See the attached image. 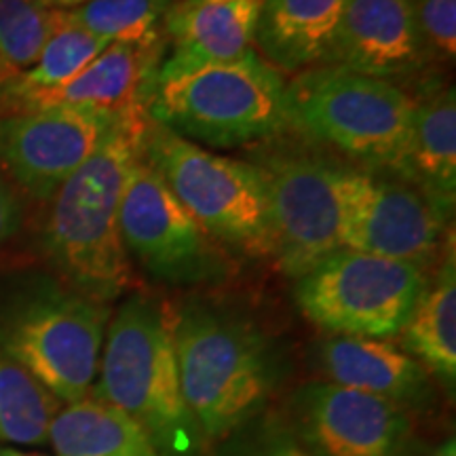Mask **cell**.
<instances>
[{
    "label": "cell",
    "instance_id": "7",
    "mask_svg": "<svg viewBox=\"0 0 456 456\" xmlns=\"http://www.w3.org/2000/svg\"><path fill=\"white\" fill-rule=\"evenodd\" d=\"M142 159L161 175L205 235L252 258L273 256L269 201L258 169L148 123Z\"/></svg>",
    "mask_w": 456,
    "mask_h": 456
},
{
    "label": "cell",
    "instance_id": "1",
    "mask_svg": "<svg viewBox=\"0 0 456 456\" xmlns=\"http://www.w3.org/2000/svg\"><path fill=\"white\" fill-rule=\"evenodd\" d=\"M148 123V108L123 110L87 161L49 201L43 249L60 281L106 305L121 298L131 285L118 216Z\"/></svg>",
    "mask_w": 456,
    "mask_h": 456
},
{
    "label": "cell",
    "instance_id": "23",
    "mask_svg": "<svg viewBox=\"0 0 456 456\" xmlns=\"http://www.w3.org/2000/svg\"><path fill=\"white\" fill-rule=\"evenodd\" d=\"M61 402L34 376L0 351V444L41 446Z\"/></svg>",
    "mask_w": 456,
    "mask_h": 456
},
{
    "label": "cell",
    "instance_id": "19",
    "mask_svg": "<svg viewBox=\"0 0 456 456\" xmlns=\"http://www.w3.org/2000/svg\"><path fill=\"white\" fill-rule=\"evenodd\" d=\"M349 0H262L254 43L279 72L326 66Z\"/></svg>",
    "mask_w": 456,
    "mask_h": 456
},
{
    "label": "cell",
    "instance_id": "29",
    "mask_svg": "<svg viewBox=\"0 0 456 456\" xmlns=\"http://www.w3.org/2000/svg\"><path fill=\"white\" fill-rule=\"evenodd\" d=\"M37 3L47 4V7H53V9H61V11H66V9H74V7H78V4H83L85 0H37Z\"/></svg>",
    "mask_w": 456,
    "mask_h": 456
},
{
    "label": "cell",
    "instance_id": "22",
    "mask_svg": "<svg viewBox=\"0 0 456 456\" xmlns=\"http://www.w3.org/2000/svg\"><path fill=\"white\" fill-rule=\"evenodd\" d=\"M106 47V41L70 24L64 15L60 28L51 34L45 45L37 64L0 87V114L15 110L21 102L32 95L68 83L85 70Z\"/></svg>",
    "mask_w": 456,
    "mask_h": 456
},
{
    "label": "cell",
    "instance_id": "15",
    "mask_svg": "<svg viewBox=\"0 0 456 456\" xmlns=\"http://www.w3.org/2000/svg\"><path fill=\"white\" fill-rule=\"evenodd\" d=\"M313 357L326 383L387 399L412 416L436 403L429 372L389 340L328 334Z\"/></svg>",
    "mask_w": 456,
    "mask_h": 456
},
{
    "label": "cell",
    "instance_id": "11",
    "mask_svg": "<svg viewBox=\"0 0 456 456\" xmlns=\"http://www.w3.org/2000/svg\"><path fill=\"white\" fill-rule=\"evenodd\" d=\"M125 252L157 281L199 285L226 277V260L142 155L131 165L121 201Z\"/></svg>",
    "mask_w": 456,
    "mask_h": 456
},
{
    "label": "cell",
    "instance_id": "3",
    "mask_svg": "<svg viewBox=\"0 0 456 456\" xmlns=\"http://www.w3.org/2000/svg\"><path fill=\"white\" fill-rule=\"evenodd\" d=\"M91 397L138 423L161 456H188L201 436L182 397L174 317L131 294L106 330Z\"/></svg>",
    "mask_w": 456,
    "mask_h": 456
},
{
    "label": "cell",
    "instance_id": "25",
    "mask_svg": "<svg viewBox=\"0 0 456 456\" xmlns=\"http://www.w3.org/2000/svg\"><path fill=\"white\" fill-rule=\"evenodd\" d=\"M175 0H85L64 15L70 24L83 28L108 45L121 41H142L159 32Z\"/></svg>",
    "mask_w": 456,
    "mask_h": 456
},
{
    "label": "cell",
    "instance_id": "27",
    "mask_svg": "<svg viewBox=\"0 0 456 456\" xmlns=\"http://www.w3.org/2000/svg\"><path fill=\"white\" fill-rule=\"evenodd\" d=\"M414 20L427 61L452 64L456 53V0H414Z\"/></svg>",
    "mask_w": 456,
    "mask_h": 456
},
{
    "label": "cell",
    "instance_id": "8",
    "mask_svg": "<svg viewBox=\"0 0 456 456\" xmlns=\"http://www.w3.org/2000/svg\"><path fill=\"white\" fill-rule=\"evenodd\" d=\"M427 283L423 266L338 249L296 279L294 300L330 334L389 340L402 334Z\"/></svg>",
    "mask_w": 456,
    "mask_h": 456
},
{
    "label": "cell",
    "instance_id": "4",
    "mask_svg": "<svg viewBox=\"0 0 456 456\" xmlns=\"http://www.w3.org/2000/svg\"><path fill=\"white\" fill-rule=\"evenodd\" d=\"M414 95L385 78L342 66H317L285 83V118L309 140L402 178Z\"/></svg>",
    "mask_w": 456,
    "mask_h": 456
},
{
    "label": "cell",
    "instance_id": "30",
    "mask_svg": "<svg viewBox=\"0 0 456 456\" xmlns=\"http://www.w3.org/2000/svg\"><path fill=\"white\" fill-rule=\"evenodd\" d=\"M429 456H456V442H454V437H450V440L440 444V446L433 450Z\"/></svg>",
    "mask_w": 456,
    "mask_h": 456
},
{
    "label": "cell",
    "instance_id": "31",
    "mask_svg": "<svg viewBox=\"0 0 456 456\" xmlns=\"http://www.w3.org/2000/svg\"><path fill=\"white\" fill-rule=\"evenodd\" d=\"M0 456H41V454L21 452V450H17L13 446H3V444H0Z\"/></svg>",
    "mask_w": 456,
    "mask_h": 456
},
{
    "label": "cell",
    "instance_id": "24",
    "mask_svg": "<svg viewBox=\"0 0 456 456\" xmlns=\"http://www.w3.org/2000/svg\"><path fill=\"white\" fill-rule=\"evenodd\" d=\"M64 11L37 0H0V87L37 64Z\"/></svg>",
    "mask_w": 456,
    "mask_h": 456
},
{
    "label": "cell",
    "instance_id": "12",
    "mask_svg": "<svg viewBox=\"0 0 456 456\" xmlns=\"http://www.w3.org/2000/svg\"><path fill=\"white\" fill-rule=\"evenodd\" d=\"M285 425L311 456H414V416L326 380L289 393Z\"/></svg>",
    "mask_w": 456,
    "mask_h": 456
},
{
    "label": "cell",
    "instance_id": "17",
    "mask_svg": "<svg viewBox=\"0 0 456 456\" xmlns=\"http://www.w3.org/2000/svg\"><path fill=\"white\" fill-rule=\"evenodd\" d=\"M163 53L161 32L142 41L110 43L70 81L32 95L15 110L45 106H85L114 112L125 108H148L157 91Z\"/></svg>",
    "mask_w": 456,
    "mask_h": 456
},
{
    "label": "cell",
    "instance_id": "26",
    "mask_svg": "<svg viewBox=\"0 0 456 456\" xmlns=\"http://www.w3.org/2000/svg\"><path fill=\"white\" fill-rule=\"evenodd\" d=\"M218 456H311L283 419H256L220 444Z\"/></svg>",
    "mask_w": 456,
    "mask_h": 456
},
{
    "label": "cell",
    "instance_id": "5",
    "mask_svg": "<svg viewBox=\"0 0 456 456\" xmlns=\"http://www.w3.org/2000/svg\"><path fill=\"white\" fill-rule=\"evenodd\" d=\"M110 306L60 279L37 277L0 302V351L61 402L77 403L91 393Z\"/></svg>",
    "mask_w": 456,
    "mask_h": 456
},
{
    "label": "cell",
    "instance_id": "21",
    "mask_svg": "<svg viewBox=\"0 0 456 456\" xmlns=\"http://www.w3.org/2000/svg\"><path fill=\"white\" fill-rule=\"evenodd\" d=\"M47 442L55 456H161L138 423L91 395L61 406Z\"/></svg>",
    "mask_w": 456,
    "mask_h": 456
},
{
    "label": "cell",
    "instance_id": "20",
    "mask_svg": "<svg viewBox=\"0 0 456 456\" xmlns=\"http://www.w3.org/2000/svg\"><path fill=\"white\" fill-rule=\"evenodd\" d=\"M402 349L444 389L456 387V262L450 243L433 283H427L419 305L402 330Z\"/></svg>",
    "mask_w": 456,
    "mask_h": 456
},
{
    "label": "cell",
    "instance_id": "18",
    "mask_svg": "<svg viewBox=\"0 0 456 456\" xmlns=\"http://www.w3.org/2000/svg\"><path fill=\"white\" fill-rule=\"evenodd\" d=\"M402 180L452 218L456 201V98L452 85H427L414 95L412 129Z\"/></svg>",
    "mask_w": 456,
    "mask_h": 456
},
{
    "label": "cell",
    "instance_id": "14",
    "mask_svg": "<svg viewBox=\"0 0 456 456\" xmlns=\"http://www.w3.org/2000/svg\"><path fill=\"white\" fill-rule=\"evenodd\" d=\"M326 64L368 77H410L427 64L414 0H349Z\"/></svg>",
    "mask_w": 456,
    "mask_h": 456
},
{
    "label": "cell",
    "instance_id": "16",
    "mask_svg": "<svg viewBox=\"0 0 456 456\" xmlns=\"http://www.w3.org/2000/svg\"><path fill=\"white\" fill-rule=\"evenodd\" d=\"M262 0H175L165 15L171 55L157 85L203 66L224 64L252 49Z\"/></svg>",
    "mask_w": 456,
    "mask_h": 456
},
{
    "label": "cell",
    "instance_id": "9",
    "mask_svg": "<svg viewBox=\"0 0 456 456\" xmlns=\"http://www.w3.org/2000/svg\"><path fill=\"white\" fill-rule=\"evenodd\" d=\"M269 201L273 258L298 279L342 249L336 163L292 144L271 146L252 163Z\"/></svg>",
    "mask_w": 456,
    "mask_h": 456
},
{
    "label": "cell",
    "instance_id": "13",
    "mask_svg": "<svg viewBox=\"0 0 456 456\" xmlns=\"http://www.w3.org/2000/svg\"><path fill=\"white\" fill-rule=\"evenodd\" d=\"M121 112L45 106L0 114V167L34 201L49 203Z\"/></svg>",
    "mask_w": 456,
    "mask_h": 456
},
{
    "label": "cell",
    "instance_id": "6",
    "mask_svg": "<svg viewBox=\"0 0 456 456\" xmlns=\"http://www.w3.org/2000/svg\"><path fill=\"white\" fill-rule=\"evenodd\" d=\"M148 117L195 144L269 142L288 129L283 74L252 47L232 61L157 85Z\"/></svg>",
    "mask_w": 456,
    "mask_h": 456
},
{
    "label": "cell",
    "instance_id": "10",
    "mask_svg": "<svg viewBox=\"0 0 456 456\" xmlns=\"http://www.w3.org/2000/svg\"><path fill=\"white\" fill-rule=\"evenodd\" d=\"M340 245L351 252L425 266L448 220L425 192L368 167L336 165Z\"/></svg>",
    "mask_w": 456,
    "mask_h": 456
},
{
    "label": "cell",
    "instance_id": "2",
    "mask_svg": "<svg viewBox=\"0 0 456 456\" xmlns=\"http://www.w3.org/2000/svg\"><path fill=\"white\" fill-rule=\"evenodd\" d=\"M182 397L201 442L228 440L260 419L288 366L273 336L241 313L191 302L174 315Z\"/></svg>",
    "mask_w": 456,
    "mask_h": 456
},
{
    "label": "cell",
    "instance_id": "28",
    "mask_svg": "<svg viewBox=\"0 0 456 456\" xmlns=\"http://www.w3.org/2000/svg\"><path fill=\"white\" fill-rule=\"evenodd\" d=\"M21 220H24V208H21L20 197H17L15 188L0 174V245L15 237Z\"/></svg>",
    "mask_w": 456,
    "mask_h": 456
}]
</instances>
